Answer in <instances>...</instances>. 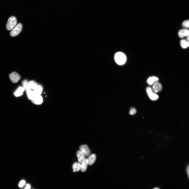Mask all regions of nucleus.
I'll use <instances>...</instances> for the list:
<instances>
[{
    "mask_svg": "<svg viewBox=\"0 0 189 189\" xmlns=\"http://www.w3.org/2000/svg\"><path fill=\"white\" fill-rule=\"evenodd\" d=\"M115 59L116 62L119 65L124 64L127 60V58L125 55L123 53L120 52L116 54Z\"/></svg>",
    "mask_w": 189,
    "mask_h": 189,
    "instance_id": "obj_1",
    "label": "nucleus"
},
{
    "mask_svg": "<svg viewBox=\"0 0 189 189\" xmlns=\"http://www.w3.org/2000/svg\"><path fill=\"white\" fill-rule=\"evenodd\" d=\"M17 24L16 18L14 16L10 17L6 25V28L9 30H12L16 26Z\"/></svg>",
    "mask_w": 189,
    "mask_h": 189,
    "instance_id": "obj_2",
    "label": "nucleus"
},
{
    "mask_svg": "<svg viewBox=\"0 0 189 189\" xmlns=\"http://www.w3.org/2000/svg\"><path fill=\"white\" fill-rule=\"evenodd\" d=\"M23 26L22 24H18L12 30L10 33V36L13 37H15L19 34L22 31Z\"/></svg>",
    "mask_w": 189,
    "mask_h": 189,
    "instance_id": "obj_3",
    "label": "nucleus"
},
{
    "mask_svg": "<svg viewBox=\"0 0 189 189\" xmlns=\"http://www.w3.org/2000/svg\"><path fill=\"white\" fill-rule=\"evenodd\" d=\"M146 91L150 99L153 101H156L158 99L159 96L153 93L152 88L150 87L147 88Z\"/></svg>",
    "mask_w": 189,
    "mask_h": 189,
    "instance_id": "obj_4",
    "label": "nucleus"
},
{
    "mask_svg": "<svg viewBox=\"0 0 189 189\" xmlns=\"http://www.w3.org/2000/svg\"><path fill=\"white\" fill-rule=\"evenodd\" d=\"M10 79L12 82L14 83H17L20 79V77L17 73L12 72L9 75Z\"/></svg>",
    "mask_w": 189,
    "mask_h": 189,
    "instance_id": "obj_5",
    "label": "nucleus"
},
{
    "mask_svg": "<svg viewBox=\"0 0 189 189\" xmlns=\"http://www.w3.org/2000/svg\"><path fill=\"white\" fill-rule=\"evenodd\" d=\"M80 151L86 156H89L90 155V152L88 147L86 145H82L80 147Z\"/></svg>",
    "mask_w": 189,
    "mask_h": 189,
    "instance_id": "obj_6",
    "label": "nucleus"
},
{
    "mask_svg": "<svg viewBox=\"0 0 189 189\" xmlns=\"http://www.w3.org/2000/svg\"><path fill=\"white\" fill-rule=\"evenodd\" d=\"M32 101V102L35 104L37 105L43 103V98L40 95H36Z\"/></svg>",
    "mask_w": 189,
    "mask_h": 189,
    "instance_id": "obj_7",
    "label": "nucleus"
},
{
    "mask_svg": "<svg viewBox=\"0 0 189 189\" xmlns=\"http://www.w3.org/2000/svg\"><path fill=\"white\" fill-rule=\"evenodd\" d=\"M76 155L78 159V162L80 163H81L85 159V155L80 151L77 152Z\"/></svg>",
    "mask_w": 189,
    "mask_h": 189,
    "instance_id": "obj_8",
    "label": "nucleus"
},
{
    "mask_svg": "<svg viewBox=\"0 0 189 189\" xmlns=\"http://www.w3.org/2000/svg\"><path fill=\"white\" fill-rule=\"evenodd\" d=\"M153 88L155 93H157L162 90V87L161 84L157 82L153 85Z\"/></svg>",
    "mask_w": 189,
    "mask_h": 189,
    "instance_id": "obj_9",
    "label": "nucleus"
},
{
    "mask_svg": "<svg viewBox=\"0 0 189 189\" xmlns=\"http://www.w3.org/2000/svg\"><path fill=\"white\" fill-rule=\"evenodd\" d=\"M88 165V161L87 159H85L81 164V170L82 172H85L86 171Z\"/></svg>",
    "mask_w": 189,
    "mask_h": 189,
    "instance_id": "obj_10",
    "label": "nucleus"
},
{
    "mask_svg": "<svg viewBox=\"0 0 189 189\" xmlns=\"http://www.w3.org/2000/svg\"><path fill=\"white\" fill-rule=\"evenodd\" d=\"M189 35V31L186 29L180 30L178 32L179 36L180 38H183Z\"/></svg>",
    "mask_w": 189,
    "mask_h": 189,
    "instance_id": "obj_11",
    "label": "nucleus"
},
{
    "mask_svg": "<svg viewBox=\"0 0 189 189\" xmlns=\"http://www.w3.org/2000/svg\"><path fill=\"white\" fill-rule=\"evenodd\" d=\"M26 93L28 99L31 100L36 95L34 94L33 91L29 89L26 90Z\"/></svg>",
    "mask_w": 189,
    "mask_h": 189,
    "instance_id": "obj_12",
    "label": "nucleus"
},
{
    "mask_svg": "<svg viewBox=\"0 0 189 189\" xmlns=\"http://www.w3.org/2000/svg\"><path fill=\"white\" fill-rule=\"evenodd\" d=\"M96 158V156L94 154H92L89 156L87 159L88 160V165H91L93 164L95 161Z\"/></svg>",
    "mask_w": 189,
    "mask_h": 189,
    "instance_id": "obj_13",
    "label": "nucleus"
},
{
    "mask_svg": "<svg viewBox=\"0 0 189 189\" xmlns=\"http://www.w3.org/2000/svg\"><path fill=\"white\" fill-rule=\"evenodd\" d=\"M158 78L157 77L152 76L149 78L147 80V82L149 85H151L158 82Z\"/></svg>",
    "mask_w": 189,
    "mask_h": 189,
    "instance_id": "obj_14",
    "label": "nucleus"
},
{
    "mask_svg": "<svg viewBox=\"0 0 189 189\" xmlns=\"http://www.w3.org/2000/svg\"><path fill=\"white\" fill-rule=\"evenodd\" d=\"M25 90L23 87H19L14 93V95L16 97H19L22 96Z\"/></svg>",
    "mask_w": 189,
    "mask_h": 189,
    "instance_id": "obj_15",
    "label": "nucleus"
},
{
    "mask_svg": "<svg viewBox=\"0 0 189 189\" xmlns=\"http://www.w3.org/2000/svg\"><path fill=\"white\" fill-rule=\"evenodd\" d=\"M43 87L40 85H38L34 89L33 92L36 95H40L43 91Z\"/></svg>",
    "mask_w": 189,
    "mask_h": 189,
    "instance_id": "obj_16",
    "label": "nucleus"
},
{
    "mask_svg": "<svg viewBox=\"0 0 189 189\" xmlns=\"http://www.w3.org/2000/svg\"><path fill=\"white\" fill-rule=\"evenodd\" d=\"M37 86V84L36 82L34 81H31L29 82L28 87V89L34 90Z\"/></svg>",
    "mask_w": 189,
    "mask_h": 189,
    "instance_id": "obj_17",
    "label": "nucleus"
},
{
    "mask_svg": "<svg viewBox=\"0 0 189 189\" xmlns=\"http://www.w3.org/2000/svg\"><path fill=\"white\" fill-rule=\"evenodd\" d=\"M73 169L74 172L79 171L81 170V164L79 163H75L73 165Z\"/></svg>",
    "mask_w": 189,
    "mask_h": 189,
    "instance_id": "obj_18",
    "label": "nucleus"
},
{
    "mask_svg": "<svg viewBox=\"0 0 189 189\" xmlns=\"http://www.w3.org/2000/svg\"><path fill=\"white\" fill-rule=\"evenodd\" d=\"M181 46L184 49H185L189 46V42L185 40H182L180 41Z\"/></svg>",
    "mask_w": 189,
    "mask_h": 189,
    "instance_id": "obj_19",
    "label": "nucleus"
},
{
    "mask_svg": "<svg viewBox=\"0 0 189 189\" xmlns=\"http://www.w3.org/2000/svg\"><path fill=\"white\" fill-rule=\"evenodd\" d=\"M183 26L185 28H189V20L184 21L182 24Z\"/></svg>",
    "mask_w": 189,
    "mask_h": 189,
    "instance_id": "obj_20",
    "label": "nucleus"
},
{
    "mask_svg": "<svg viewBox=\"0 0 189 189\" xmlns=\"http://www.w3.org/2000/svg\"><path fill=\"white\" fill-rule=\"evenodd\" d=\"M29 82L28 81L26 80H24L22 82V84L23 87L25 89V90H27L28 89V83Z\"/></svg>",
    "mask_w": 189,
    "mask_h": 189,
    "instance_id": "obj_21",
    "label": "nucleus"
},
{
    "mask_svg": "<svg viewBox=\"0 0 189 189\" xmlns=\"http://www.w3.org/2000/svg\"><path fill=\"white\" fill-rule=\"evenodd\" d=\"M136 110L134 108H131L129 112V114L131 115H134L136 114Z\"/></svg>",
    "mask_w": 189,
    "mask_h": 189,
    "instance_id": "obj_22",
    "label": "nucleus"
},
{
    "mask_svg": "<svg viewBox=\"0 0 189 189\" xmlns=\"http://www.w3.org/2000/svg\"><path fill=\"white\" fill-rule=\"evenodd\" d=\"M26 182L24 180L21 181L19 183L18 185L20 187H22L25 185Z\"/></svg>",
    "mask_w": 189,
    "mask_h": 189,
    "instance_id": "obj_23",
    "label": "nucleus"
},
{
    "mask_svg": "<svg viewBox=\"0 0 189 189\" xmlns=\"http://www.w3.org/2000/svg\"><path fill=\"white\" fill-rule=\"evenodd\" d=\"M30 188H31V186L30 184H27V185L25 189H30Z\"/></svg>",
    "mask_w": 189,
    "mask_h": 189,
    "instance_id": "obj_24",
    "label": "nucleus"
},
{
    "mask_svg": "<svg viewBox=\"0 0 189 189\" xmlns=\"http://www.w3.org/2000/svg\"><path fill=\"white\" fill-rule=\"evenodd\" d=\"M187 172L189 176V166H188V167L187 168Z\"/></svg>",
    "mask_w": 189,
    "mask_h": 189,
    "instance_id": "obj_25",
    "label": "nucleus"
},
{
    "mask_svg": "<svg viewBox=\"0 0 189 189\" xmlns=\"http://www.w3.org/2000/svg\"><path fill=\"white\" fill-rule=\"evenodd\" d=\"M187 40L189 41V35L187 36Z\"/></svg>",
    "mask_w": 189,
    "mask_h": 189,
    "instance_id": "obj_26",
    "label": "nucleus"
},
{
    "mask_svg": "<svg viewBox=\"0 0 189 189\" xmlns=\"http://www.w3.org/2000/svg\"><path fill=\"white\" fill-rule=\"evenodd\" d=\"M153 189H160L156 187L155 188H154Z\"/></svg>",
    "mask_w": 189,
    "mask_h": 189,
    "instance_id": "obj_27",
    "label": "nucleus"
},
{
    "mask_svg": "<svg viewBox=\"0 0 189 189\" xmlns=\"http://www.w3.org/2000/svg\"></svg>",
    "mask_w": 189,
    "mask_h": 189,
    "instance_id": "obj_28",
    "label": "nucleus"
}]
</instances>
